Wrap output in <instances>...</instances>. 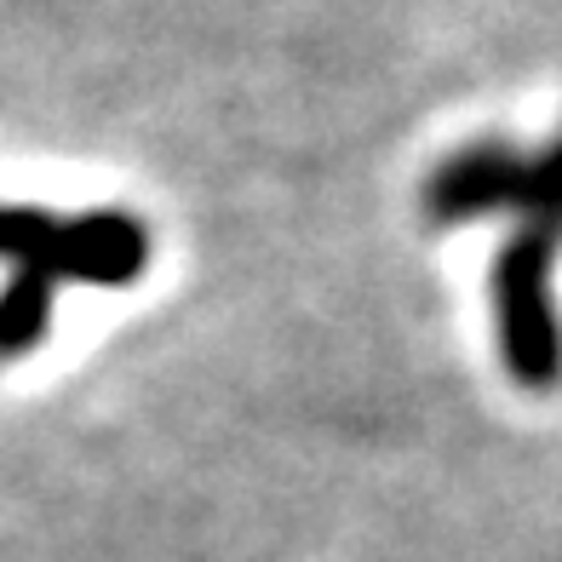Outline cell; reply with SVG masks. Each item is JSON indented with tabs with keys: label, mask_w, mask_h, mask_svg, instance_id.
Instances as JSON below:
<instances>
[{
	"label": "cell",
	"mask_w": 562,
	"mask_h": 562,
	"mask_svg": "<svg viewBox=\"0 0 562 562\" xmlns=\"http://www.w3.org/2000/svg\"><path fill=\"white\" fill-rule=\"evenodd\" d=\"M488 213H517V236L494 259L499 356L522 391H551L562 379V322L551 299L562 252V133L540 156H522L499 138L471 144L425 178L430 224H471Z\"/></svg>",
	"instance_id": "6da1fadb"
},
{
	"label": "cell",
	"mask_w": 562,
	"mask_h": 562,
	"mask_svg": "<svg viewBox=\"0 0 562 562\" xmlns=\"http://www.w3.org/2000/svg\"><path fill=\"white\" fill-rule=\"evenodd\" d=\"M0 259L12 265V288L0 293V356H30L46 339L58 281L133 288L149 265V229L133 213L53 218L0 207Z\"/></svg>",
	"instance_id": "7a4b0ae2"
}]
</instances>
